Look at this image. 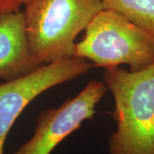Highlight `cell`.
<instances>
[{"label":"cell","mask_w":154,"mask_h":154,"mask_svg":"<svg viewBox=\"0 0 154 154\" xmlns=\"http://www.w3.org/2000/svg\"><path fill=\"white\" fill-rule=\"evenodd\" d=\"M93 64L71 57L44 64L31 74L0 84V154L8 134L24 109L50 88L70 82L89 72Z\"/></svg>","instance_id":"277c9868"},{"label":"cell","mask_w":154,"mask_h":154,"mask_svg":"<svg viewBox=\"0 0 154 154\" xmlns=\"http://www.w3.org/2000/svg\"><path fill=\"white\" fill-rule=\"evenodd\" d=\"M24 6L28 46L41 65L74 57L77 36L105 10L102 0H28Z\"/></svg>","instance_id":"7a4b0ae2"},{"label":"cell","mask_w":154,"mask_h":154,"mask_svg":"<svg viewBox=\"0 0 154 154\" xmlns=\"http://www.w3.org/2000/svg\"><path fill=\"white\" fill-rule=\"evenodd\" d=\"M40 66L28 46L23 12L0 15V79L14 81Z\"/></svg>","instance_id":"8992f818"},{"label":"cell","mask_w":154,"mask_h":154,"mask_svg":"<svg viewBox=\"0 0 154 154\" xmlns=\"http://www.w3.org/2000/svg\"><path fill=\"white\" fill-rule=\"evenodd\" d=\"M28 0H0V15L20 11Z\"/></svg>","instance_id":"ba28073f"},{"label":"cell","mask_w":154,"mask_h":154,"mask_svg":"<svg viewBox=\"0 0 154 154\" xmlns=\"http://www.w3.org/2000/svg\"><path fill=\"white\" fill-rule=\"evenodd\" d=\"M84 32L75 44L74 57L93 66L128 65V70L136 72L154 63V34L113 10L100 11Z\"/></svg>","instance_id":"3957f363"},{"label":"cell","mask_w":154,"mask_h":154,"mask_svg":"<svg viewBox=\"0 0 154 154\" xmlns=\"http://www.w3.org/2000/svg\"><path fill=\"white\" fill-rule=\"evenodd\" d=\"M108 91L104 82L92 80L76 96L60 106L42 111L32 138L14 154H51L87 120L94 119L96 106Z\"/></svg>","instance_id":"5b68a950"},{"label":"cell","mask_w":154,"mask_h":154,"mask_svg":"<svg viewBox=\"0 0 154 154\" xmlns=\"http://www.w3.org/2000/svg\"><path fill=\"white\" fill-rule=\"evenodd\" d=\"M103 79L114 99L116 122L109 154H154V63L136 72L105 68Z\"/></svg>","instance_id":"6da1fadb"},{"label":"cell","mask_w":154,"mask_h":154,"mask_svg":"<svg viewBox=\"0 0 154 154\" xmlns=\"http://www.w3.org/2000/svg\"><path fill=\"white\" fill-rule=\"evenodd\" d=\"M105 9L113 10L138 27L154 34V0H102Z\"/></svg>","instance_id":"52a82bcc"}]
</instances>
